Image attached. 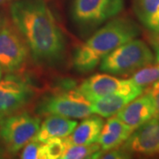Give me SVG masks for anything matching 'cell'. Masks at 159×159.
<instances>
[{
  "label": "cell",
  "mask_w": 159,
  "mask_h": 159,
  "mask_svg": "<svg viewBox=\"0 0 159 159\" xmlns=\"http://www.w3.org/2000/svg\"><path fill=\"white\" fill-rule=\"evenodd\" d=\"M133 132L134 130L122 122L118 116L113 115L103 125L97 142L100 145L102 152H106L124 143Z\"/></svg>",
  "instance_id": "obj_12"
},
{
  "label": "cell",
  "mask_w": 159,
  "mask_h": 159,
  "mask_svg": "<svg viewBox=\"0 0 159 159\" xmlns=\"http://www.w3.org/2000/svg\"><path fill=\"white\" fill-rule=\"evenodd\" d=\"M131 154L125 151L124 148H112L110 149L106 152H102L99 155L98 158L103 159H123V158H130Z\"/></svg>",
  "instance_id": "obj_22"
},
{
  "label": "cell",
  "mask_w": 159,
  "mask_h": 159,
  "mask_svg": "<svg viewBox=\"0 0 159 159\" xmlns=\"http://www.w3.org/2000/svg\"><path fill=\"white\" fill-rule=\"evenodd\" d=\"M2 74H3V70H2V67L0 66V79L2 78Z\"/></svg>",
  "instance_id": "obj_27"
},
{
  "label": "cell",
  "mask_w": 159,
  "mask_h": 159,
  "mask_svg": "<svg viewBox=\"0 0 159 159\" xmlns=\"http://www.w3.org/2000/svg\"><path fill=\"white\" fill-rule=\"evenodd\" d=\"M125 0H74L72 16L76 25L92 30L120 13Z\"/></svg>",
  "instance_id": "obj_6"
},
{
  "label": "cell",
  "mask_w": 159,
  "mask_h": 159,
  "mask_svg": "<svg viewBox=\"0 0 159 159\" xmlns=\"http://www.w3.org/2000/svg\"><path fill=\"white\" fill-rule=\"evenodd\" d=\"M34 89L21 77L11 74L0 79V121L19 112L32 101Z\"/></svg>",
  "instance_id": "obj_8"
},
{
  "label": "cell",
  "mask_w": 159,
  "mask_h": 159,
  "mask_svg": "<svg viewBox=\"0 0 159 159\" xmlns=\"http://www.w3.org/2000/svg\"><path fill=\"white\" fill-rule=\"evenodd\" d=\"M39 115H61L70 119H84L93 113L91 102L79 90L68 89L52 92L42 98L36 106Z\"/></svg>",
  "instance_id": "obj_5"
},
{
  "label": "cell",
  "mask_w": 159,
  "mask_h": 159,
  "mask_svg": "<svg viewBox=\"0 0 159 159\" xmlns=\"http://www.w3.org/2000/svg\"><path fill=\"white\" fill-rule=\"evenodd\" d=\"M134 11L142 25L159 35V0H134Z\"/></svg>",
  "instance_id": "obj_16"
},
{
  "label": "cell",
  "mask_w": 159,
  "mask_h": 159,
  "mask_svg": "<svg viewBox=\"0 0 159 159\" xmlns=\"http://www.w3.org/2000/svg\"><path fill=\"white\" fill-rule=\"evenodd\" d=\"M41 125L38 116L28 111H19L0 121V140L6 152L11 155L18 153L33 140Z\"/></svg>",
  "instance_id": "obj_4"
},
{
  "label": "cell",
  "mask_w": 159,
  "mask_h": 159,
  "mask_svg": "<svg viewBox=\"0 0 159 159\" xmlns=\"http://www.w3.org/2000/svg\"><path fill=\"white\" fill-rule=\"evenodd\" d=\"M154 115L155 109L153 103L148 94H146L128 102L124 108L119 111L117 116L122 122L134 131L152 119Z\"/></svg>",
  "instance_id": "obj_11"
},
{
  "label": "cell",
  "mask_w": 159,
  "mask_h": 159,
  "mask_svg": "<svg viewBox=\"0 0 159 159\" xmlns=\"http://www.w3.org/2000/svg\"><path fill=\"white\" fill-rule=\"evenodd\" d=\"M10 15L35 65L55 67L63 62L66 39L45 0H16L11 5Z\"/></svg>",
  "instance_id": "obj_1"
},
{
  "label": "cell",
  "mask_w": 159,
  "mask_h": 159,
  "mask_svg": "<svg viewBox=\"0 0 159 159\" xmlns=\"http://www.w3.org/2000/svg\"><path fill=\"white\" fill-rule=\"evenodd\" d=\"M5 21H6V19L4 18V16H3V15L1 14V12H0V29H2V27H3Z\"/></svg>",
  "instance_id": "obj_24"
},
{
  "label": "cell",
  "mask_w": 159,
  "mask_h": 159,
  "mask_svg": "<svg viewBox=\"0 0 159 159\" xmlns=\"http://www.w3.org/2000/svg\"><path fill=\"white\" fill-rule=\"evenodd\" d=\"M22 159H45L43 153V142L36 140H31L22 148L20 154Z\"/></svg>",
  "instance_id": "obj_20"
},
{
  "label": "cell",
  "mask_w": 159,
  "mask_h": 159,
  "mask_svg": "<svg viewBox=\"0 0 159 159\" xmlns=\"http://www.w3.org/2000/svg\"><path fill=\"white\" fill-rule=\"evenodd\" d=\"M100 152V145L96 142L89 145H67L62 159L98 158Z\"/></svg>",
  "instance_id": "obj_17"
},
{
  "label": "cell",
  "mask_w": 159,
  "mask_h": 159,
  "mask_svg": "<svg viewBox=\"0 0 159 159\" xmlns=\"http://www.w3.org/2000/svg\"><path fill=\"white\" fill-rule=\"evenodd\" d=\"M121 148L130 154L144 156L159 154V119L153 117L135 129Z\"/></svg>",
  "instance_id": "obj_10"
},
{
  "label": "cell",
  "mask_w": 159,
  "mask_h": 159,
  "mask_svg": "<svg viewBox=\"0 0 159 159\" xmlns=\"http://www.w3.org/2000/svg\"><path fill=\"white\" fill-rule=\"evenodd\" d=\"M138 96L128 93H113L91 102L93 113L98 114L103 118H109L117 114L122 108L133 101Z\"/></svg>",
  "instance_id": "obj_15"
},
{
  "label": "cell",
  "mask_w": 159,
  "mask_h": 159,
  "mask_svg": "<svg viewBox=\"0 0 159 159\" xmlns=\"http://www.w3.org/2000/svg\"><path fill=\"white\" fill-rule=\"evenodd\" d=\"M139 34L140 29L133 20L126 17L111 19L76 50L74 68L80 73L90 72L106 55L135 39Z\"/></svg>",
  "instance_id": "obj_2"
},
{
  "label": "cell",
  "mask_w": 159,
  "mask_h": 159,
  "mask_svg": "<svg viewBox=\"0 0 159 159\" xmlns=\"http://www.w3.org/2000/svg\"><path fill=\"white\" fill-rule=\"evenodd\" d=\"M147 94L151 99L155 109L154 118L159 119V80L152 83V86L148 89Z\"/></svg>",
  "instance_id": "obj_21"
},
{
  "label": "cell",
  "mask_w": 159,
  "mask_h": 159,
  "mask_svg": "<svg viewBox=\"0 0 159 159\" xmlns=\"http://www.w3.org/2000/svg\"><path fill=\"white\" fill-rule=\"evenodd\" d=\"M5 150H6V148L4 149V148H2L1 146H0V158H3V157H5Z\"/></svg>",
  "instance_id": "obj_26"
},
{
  "label": "cell",
  "mask_w": 159,
  "mask_h": 159,
  "mask_svg": "<svg viewBox=\"0 0 159 159\" xmlns=\"http://www.w3.org/2000/svg\"><path fill=\"white\" fill-rule=\"evenodd\" d=\"M152 43H153V47L154 49H155L157 62L159 64V35L154 34L153 40H152Z\"/></svg>",
  "instance_id": "obj_23"
},
{
  "label": "cell",
  "mask_w": 159,
  "mask_h": 159,
  "mask_svg": "<svg viewBox=\"0 0 159 159\" xmlns=\"http://www.w3.org/2000/svg\"><path fill=\"white\" fill-rule=\"evenodd\" d=\"M153 52L143 41L131 40L102 59L100 70L110 74H133L153 63Z\"/></svg>",
  "instance_id": "obj_3"
},
{
  "label": "cell",
  "mask_w": 159,
  "mask_h": 159,
  "mask_svg": "<svg viewBox=\"0 0 159 159\" xmlns=\"http://www.w3.org/2000/svg\"><path fill=\"white\" fill-rule=\"evenodd\" d=\"M131 80L134 83L142 88L152 84L159 80V65L152 66H148L138 70L132 76Z\"/></svg>",
  "instance_id": "obj_18"
},
{
  "label": "cell",
  "mask_w": 159,
  "mask_h": 159,
  "mask_svg": "<svg viewBox=\"0 0 159 159\" xmlns=\"http://www.w3.org/2000/svg\"><path fill=\"white\" fill-rule=\"evenodd\" d=\"M77 125V121L67 117L56 114L48 115L43 122L41 123L34 139L44 143L51 138H66L72 134Z\"/></svg>",
  "instance_id": "obj_13"
},
{
  "label": "cell",
  "mask_w": 159,
  "mask_h": 159,
  "mask_svg": "<svg viewBox=\"0 0 159 159\" xmlns=\"http://www.w3.org/2000/svg\"><path fill=\"white\" fill-rule=\"evenodd\" d=\"M80 93L90 102L113 93H128L140 96L143 88L132 80L118 79L110 74H97L84 80L78 88Z\"/></svg>",
  "instance_id": "obj_9"
},
{
  "label": "cell",
  "mask_w": 159,
  "mask_h": 159,
  "mask_svg": "<svg viewBox=\"0 0 159 159\" xmlns=\"http://www.w3.org/2000/svg\"><path fill=\"white\" fill-rule=\"evenodd\" d=\"M12 1H16V0H0V6H3V5L8 4V3H11Z\"/></svg>",
  "instance_id": "obj_25"
},
{
  "label": "cell",
  "mask_w": 159,
  "mask_h": 159,
  "mask_svg": "<svg viewBox=\"0 0 159 159\" xmlns=\"http://www.w3.org/2000/svg\"><path fill=\"white\" fill-rule=\"evenodd\" d=\"M29 47L11 21L6 19L0 29V66L6 73H17L25 66Z\"/></svg>",
  "instance_id": "obj_7"
},
{
  "label": "cell",
  "mask_w": 159,
  "mask_h": 159,
  "mask_svg": "<svg viewBox=\"0 0 159 159\" xmlns=\"http://www.w3.org/2000/svg\"><path fill=\"white\" fill-rule=\"evenodd\" d=\"M103 125L101 117H88L65 138L67 145H89L97 142Z\"/></svg>",
  "instance_id": "obj_14"
},
{
  "label": "cell",
  "mask_w": 159,
  "mask_h": 159,
  "mask_svg": "<svg viewBox=\"0 0 159 159\" xmlns=\"http://www.w3.org/2000/svg\"><path fill=\"white\" fill-rule=\"evenodd\" d=\"M67 148V143L65 138H51L43 143V153L45 159L62 158L63 154Z\"/></svg>",
  "instance_id": "obj_19"
}]
</instances>
